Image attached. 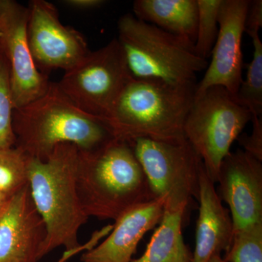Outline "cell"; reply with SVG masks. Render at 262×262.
Wrapping results in <instances>:
<instances>
[{"label":"cell","mask_w":262,"mask_h":262,"mask_svg":"<svg viewBox=\"0 0 262 262\" xmlns=\"http://www.w3.org/2000/svg\"><path fill=\"white\" fill-rule=\"evenodd\" d=\"M13 127L15 146L42 161L59 144L91 151L116 139L107 121L77 107L53 82L42 96L15 108Z\"/></svg>","instance_id":"1"},{"label":"cell","mask_w":262,"mask_h":262,"mask_svg":"<svg viewBox=\"0 0 262 262\" xmlns=\"http://www.w3.org/2000/svg\"><path fill=\"white\" fill-rule=\"evenodd\" d=\"M77 193L84 213L115 221L132 207L156 199L127 141L115 139L95 151H79Z\"/></svg>","instance_id":"2"},{"label":"cell","mask_w":262,"mask_h":262,"mask_svg":"<svg viewBox=\"0 0 262 262\" xmlns=\"http://www.w3.org/2000/svg\"><path fill=\"white\" fill-rule=\"evenodd\" d=\"M79 151L74 144H61L47 160L29 158V189L47 232L39 260L58 248L70 251L82 246L79 232L89 217L81 204L76 184Z\"/></svg>","instance_id":"3"},{"label":"cell","mask_w":262,"mask_h":262,"mask_svg":"<svg viewBox=\"0 0 262 262\" xmlns=\"http://www.w3.org/2000/svg\"><path fill=\"white\" fill-rule=\"evenodd\" d=\"M195 90L160 80L133 79L107 120L114 136L127 142L141 138L165 142L187 140L184 122Z\"/></svg>","instance_id":"4"},{"label":"cell","mask_w":262,"mask_h":262,"mask_svg":"<svg viewBox=\"0 0 262 262\" xmlns=\"http://www.w3.org/2000/svg\"><path fill=\"white\" fill-rule=\"evenodd\" d=\"M118 37L127 67L136 79H149L181 87H196V75L208 61L194 45L127 13L118 20Z\"/></svg>","instance_id":"5"},{"label":"cell","mask_w":262,"mask_h":262,"mask_svg":"<svg viewBox=\"0 0 262 262\" xmlns=\"http://www.w3.org/2000/svg\"><path fill=\"white\" fill-rule=\"evenodd\" d=\"M252 118L247 108L220 86L194 97L184 122V136L213 182L234 141Z\"/></svg>","instance_id":"6"},{"label":"cell","mask_w":262,"mask_h":262,"mask_svg":"<svg viewBox=\"0 0 262 262\" xmlns=\"http://www.w3.org/2000/svg\"><path fill=\"white\" fill-rule=\"evenodd\" d=\"M133 79L121 46L115 38L104 47L91 51L57 83L77 107L107 121L117 99Z\"/></svg>","instance_id":"7"},{"label":"cell","mask_w":262,"mask_h":262,"mask_svg":"<svg viewBox=\"0 0 262 262\" xmlns=\"http://www.w3.org/2000/svg\"><path fill=\"white\" fill-rule=\"evenodd\" d=\"M127 143L155 198L165 200V207L187 209L192 198L198 201L203 162L187 140L165 142L141 138Z\"/></svg>","instance_id":"8"},{"label":"cell","mask_w":262,"mask_h":262,"mask_svg":"<svg viewBox=\"0 0 262 262\" xmlns=\"http://www.w3.org/2000/svg\"><path fill=\"white\" fill-rule=\"evenodd\" d=\"M27 39L38 70L48 75L53 70L68 72L80 64L90 51L84 36L63 25L54 5L32 0L28 5Z\"/></svg>","instance_id":"9"},{"label":"cell","mask_w":262,"mask_h":262,"mask_svg":"<svg viewBox=\"0 0 262 262\" xmlns=\"http://www.w3.org/2000/svg\"><path fill=\"white\" fill-rule=\"evenodd\" d=\"M28 18V7L13 0H0V48L9 67L15 108L37 99L51 83L48 75L38 70L31 54Z\"/></svg>","instance_id":"10"},{"label":"cell","mask_w":262,"mask_h":262,"mask_svg":"<svg viewBox=\"0 0 262 262\" xmlns=\"http://www.w3.org/2000/svg\"><path fill=\"white\" fill-rule=\"evenodd\" d=\"M250 2L222 1L219 16L220 31L211 51V62L203 79L196 84L194 97L220 86L235 98L243 81L242 39Z\"/></svg>","instance_id":"11"},{"label":"cell","mask_w":262,"mask_h":262,"mask_svg":"<svg viewBox=\"0 0 262 262\" xmlns=\"http://www.w3.org/2000/svg\"><path fill=\"white\" fill-rule=\"evenodd\" d=\"M220 198L228 205L233 233L262 222V164L242 149L229 152L217 176Z\"/></svg>","instance_id":"12"},{"label":"cell","mask_w":262,"mask_h":262,"mask_svg":"<svg viewBox=\"0 0 262 262\" xmlns=\"http://www.w3.org/2000/svg\"><path fill=\"white\" fill-rule=\"evenodd\" d=\"M46 234L28 184L11 196L0 215V262H39Z\"/></svg>","instance_id":"13"},{"label":"cell","mask_w":262,"mask_h":262,"mask_svg":"<svg viewBox=\"0 0 262 262\" xmlns=\"http://www.w3.org/2000/svg\"><path fill=\"white\" fill-rule=\"evenodd\" d=\"M164 206L165 200L156 198L127 210L103 242L82 252L81 262H130L141 239L159 225Z\"/></svg>","instance_id":"14"},{"label":"cell","mask_w":262,"mask_h":262,"mask_svg":"<svg viewBox=\"0 0 262 262\" xmlns=\"http://www.w3.org/2000/svg\"><path fill=\"white\" fill-rule=\"evenodd\" d=\"M198 201L199 215L192 262H208L213 256L229 249L233 237V222L203 164L200 175Z\"/></svg>","instance_id":"15"},{"label":"cell","mask_w":262,"mask_h":262,"mask_svg":"<svg viewBox=\"0 0 262 262\" xmlns=\"http://www.w3.org/2000/svg\"><path fill=\"white\" fill-rule=\"evenodd\" d=\"M134 16L187 42H195L196 0H136Z\"/></svg>","instance_id":"16"},{"label":"cell","mask_w":262,"mask_h":262,"mask_svg":"<svg viewBox=\"0 0 262 262\" xmlns=\"http://www.w3.org/2000/svg\"><path fill=\"white\" fill-rule=\"evenodd\" d=\"M187 209L164 206L159 227L151 236L145 252L130 262H192V254L184 244L182 227Z\"/></svg>","instance_id":"17"},{"label":"cell","mask_w":262,"mask_h":262,"mask_svg":"<svg viewBox=\"0 0 262 262\" xmlns=\"http://www.w3.org/2000/svg\"><path fill=\"white\" fill-rule=\"evenodd\" d=\"M253 58L248 66L247 75L239 85L236 102L247 108L253 117L262 116V42L259 33H251Z\"/></svg>","instance_id":"18"},{"label":"cell","mask_w":262,"mask_h":262,"mask_svg":"<svg viewBox=\"0 0 262 262\" xmlns=\"http://www.w3.org/2000/svg\"><path fill=\"white\" fill-rule=\"evenodd\" d=\"M223 0H196L198 27L194 51L198 56L208 61L211 58L219 31V16Z\"/></svg>","instance_id":"19"},{"label":"cell","mask_w":262,"mask_h":262,"mask_svg":"<svg viewBox=\"0 0 262 262\" xmlns=\"http://www.w3.org/2000/svg\"><path fill=\"white\" fill-rule=\"evenodd\" d=\"M29 158L16 146L0 151V192L12 196L28 185Z\"/></svg>","instance_id":"20"},{"label":"cell","mask_w":262,"mask_h":262,"mask_svg":"<svg viewBox=\"0 0 262 262\" xmlns=\"http://www.w3.org/2000/svg\"><path fill=\"white\" fill-rule=\"evenodd\" d=\"M227 262H262V222L234 232Z\"/></svg>","instance_id":"21"},{"label":"cell","mask_w":262,"mask_h":262,"mask_svg":"<svg viewBox=\"0 0 262 262\" xmlns=\"http://www.w3.org/2000/svg\"><path fill=\"white\" fill-rule=\"evenodd\" d=\"M15 107L10 89L9 67L0 48V151L15 145L13 127Z\"/></svg>","instance_id":"22"},{"label":"cell","mask_w":262,"mask_h":262,"mask_svg":"<svg viewBox=\"0 0 262 262\" xmlns=\"http://www.w3.org/2000/svg\"><path fill=\"white\" fill-rule=\"evenodd\" d=\"M253 130L250 135H239L237 140L244 151L262 161V117H253Z\"/></svg>","instance_id":"23"},{"label":"cell","mask_w":262,"mask_h":262,"mask_svg":"<svg viewBox=\"0 0 262 262\" xmlns=\"http://www.w3.org/2000/svg\"><path fill=\"white\" fill-rule=\"evenodd\" d=\"M262 27V1L254 0L250 2L247 17H246L245 32L259 33Z\"/></svg>","instance_id":"24"},{"label":"cell","mask_w":262,"mask_h":262,"mask_svg":"<svg viewBox=\"0 0 262 262\" xmlns=\"http://www.w3.org/2000/svg\"><path fill=\"white\" fill-rule=\"evenodd\" d=\"M63 4L68 8L77 10H91L97 9L106 4L103 0H65Z\"/></svg>","instance_id":"25"},{"label":"cell","mask_w":262,"mask_h":262,"mask_svg":"<svg viewBox=\"0 0 262 262\" xmlns=\"http://www.w3.org/2000/svg\"><path fill=\"white\" fill-rule=\"evenodd\" d=\"M100 238H101V237H100L99 234L95 233L89 242L86 243L85 244L82 245V246H81L80 248H77V249L72 250V251H65L64 253L62 255L61 257L56 262H68L71 258H73L74 256L78 254V253L84 252V251H88V250L94 248V246H96V245L98 244Z\"/></svg>","instance_id":"26"},{"label":"cell","mask_w":262,"mask_h":262,"mask_svg":"<svg viewBox=\"0 0 262 262\" xmlns=\"http://www.w3.org/2000/svg\"><path fill=\"white\" fill-rule=\"evenodd\" d=\"M10 198L11 196L7 195L4 193L0 192V215L3 213L5 208H6Z\"/></svg>","instance_id":"27"},{"label":"cell","mask_w":262,"mask_h":262,"mask_svg":"<svg viewBox=\"0 0 262 262\" xmlns=\"http://www.w3.org/2000/svg\"><path fill=\"white\" fill-rule=\"evenodd\" d=\"M208 262H227L221 256V255H215V256H213L211 258V259L208 261Z\"/></svg>","instance_id":"28"}]
</instances>
